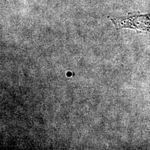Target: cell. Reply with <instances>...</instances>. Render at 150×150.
Returning a JSON list of instances; mask_svg holds the SVG:
<instances>
[{
    "instance_id": "6da1fadb",
    "label": "cell",
    "mask_w": 150,
    "mask_h": 150,
    "mask_svg": "<svg viewBox=\"0 0 150 150\" xmlns=\"http://www.w3.org/2000/svg\"><path fill=\"white\" fill-rule=\"evenodd\" d=\"M111 20L118 30L127 28L134 30L137 33L150 32V12H131L127 16L111 18Z\"/></svg>"
}]
</instances>
